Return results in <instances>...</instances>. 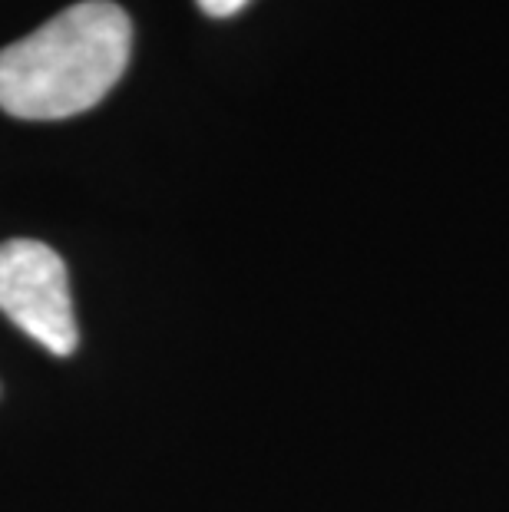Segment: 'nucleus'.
I'll return each mask as SVG.
<instances>
[{"label": "nucleus", "mask_w": 509, "mask_h": 512, "mask_svg": "<svg viewBox=\"0 0 509 512\" xmlns=\"http://www.w3.org/2000/svg\"><path fill=\"white\" fill-rule=\"evenodd\" d=\"M196 4L209 17H232V14H238V10L248 4V0H196Z\"/></svg>", "instance_id": "3"}, {"label": "nucleus", "mask_w": 509, "mask_h": 512, "mask_svg": "<svg viewBox=\"0 0 509 512\" xmlns=\"http://www.w3.org/2000/svg\"><path fill=\"white\" fill-rule=\"evenodd\" d=\"M133 53V24L113 0L70 4L34 34L0 50V110L17 119H70L119 83Z\"/></svg>", "instance_id": "1"}, {"label": "nucleus", "mask_w": 509, "mask_h": 512, "mask_svg": "<svg viewBox=\"0 0 509 512\" xmlns=\"http://www.w3.org/2000/svg\"><path fill=\"white\" fill-rule=\"evenodd\" d=\"M0 311L50 354L67 357L77 351L80 328L67 265L50 245L34 238L0 245Z\"/></svg>", "instance_id": "2"}]
</instances>
